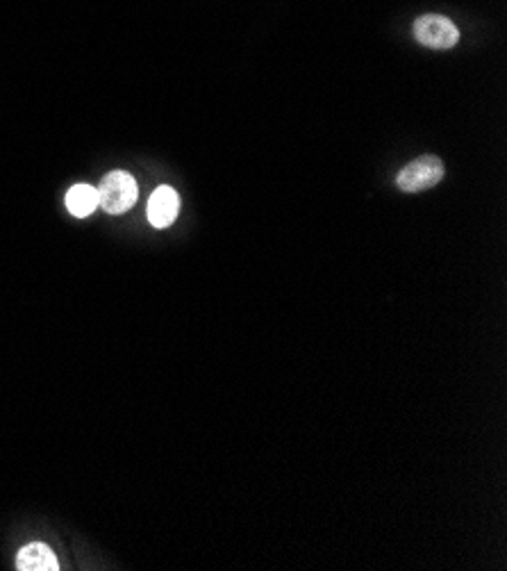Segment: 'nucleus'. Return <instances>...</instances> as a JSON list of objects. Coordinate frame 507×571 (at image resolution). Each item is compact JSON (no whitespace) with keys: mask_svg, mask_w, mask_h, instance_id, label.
<instances>
[{"mask_svg":"<svg viewBox=\"0 0 507 571\" xmlns=\"http://www.w3.org/2000/svg\"><path fill=\"white\" fill-rule=\"evenodd\" d=\"M137 180L128 171H112L101 180L98 187V205L107 214H123L137 203Z\"/></svg>","mask_w":507,"mask_h":571,"instance_id":"nucleus-1","label":"nucleus"},{"mask_svg":"<svg viewBox=\"0 0 507 571\" xmlns=\"http://www.w3.org/2000/svg\"><path fill=\"white\" fill-rule=\"evenodd\" d=\"M444 180V162L437 155H421L405 164L396 176V187L407 194H419Z\"/></svg>","mask_w":507,"mask_h":571,"instance_id":"nucleus-2","label":"nucleus"},{"mask_svg":"<svg viewBox=\"0 0 507 571\" xmlns=\"http://www.w3.org/2000/svg\"><path fill=\"white\" fill-rule=\"evenodd\" d=\"M414 39L432 51H448L460 41V30L442 14H423L414 21Z\"/></svg>","mask_w":507,"mask_h":571,"instance_id":"nucleus-3","label":"nucleus"},{"mask_svg":"<svg viewBox=\"0 0 507 571\" xmlns=\"http://www.w3.org/2000/svg\"><path fill=\"white\" fill-rule=\"evenodd\" d=\"M180 212V196L173 187L160 185L148 198L146 217L155 228H169Z\"/></svg>","mask_w":507,"mask_h":571,"instance_id":"nucleus-4","label":"nucleus"},{"mask_svg":"<svg viewBox=\"0 0 507 571\" xmlns=\"http://www.w3.org/2000/svg\"><path fill=\"white\" fill-rule=\"evenodd\" d=\"M16 569L19 571H57L60 569V562H57L55 553L48 549L46 544L32 542L28 546H23L16 556Z\"/></svg>","mask_w":507,"mask_h":571,"instance_id":"nucleus-5","label":"nucleus"},{"mask_svg":"<svg viewBox=\"0 0 507 571\" xmlns=\"http://www.w3.org/2000/svg\"><path fill=\"white\" fill-rule=\"evenodd\" d=\"M98 208V189L87 185V182H78L66 192V210H69L76 219H85L94 214Z\"/></svg>","mask_w":507,"mask_h":571,"instance_id":"nucleus-6","label":"nucleus"}]
</instances>
